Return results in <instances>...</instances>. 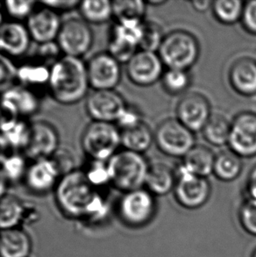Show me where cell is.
<instances>
[{
  "label": "cell",
  "mask_w": 256,
  "mask_h": 257,
  "mask_svg": "<svg viewBox=\"0 0 256 257\" xmlns=\"http://www.w3.org/2000/svg\"><path fill=\"white\" fill-rule=\"evenodd\" d=\"M55 192L58 207L69 218L100 222L109 212L107 202L83 170L76 169L61 177Z\"/></svg>",
  "instance_id": "cell-1"
},
{
  "label": "cell",
  "mask_w": 256,
  "mask_h": 257,
  "mask_svg": "<svg viewBox=\"0 0 256 257\" xmlns=\"http://www.w3.org/2000/svg\"><path fill=\"white\" fill-rule=\"evenodd\" d=\"M48 90L56 103L73 105L86 98L90 89L86 63L63 56L49 68Z\"/></svg>",
  "instance_id": "cell-2"
},
{
  "label": "cell",
  "mask_w": 256,
  "mask_h": 257,
  "mask_svg": "<svg viewBox=\"0 0 256 257\" xmlns=\"http://www.w3.org/2000/svg\"><path fill=\"white\" fill-rule=\"evenodd\" d=\"M111 184L118 191L128 192L145 185L149 165L143 154L123 150L107 162Z\"/></svg>",
  "instance_id": "cell-3"
},
{
  "label": "cell",
  "mask_w": 256,
  "mask_h": 257,
  "mask_svg": "<svg viewBox=\"0 0 256 257\" xmlns=\"http://www.w3.org/2000/svg\"><path fill=\"white\" fill-rule=\"evenodd\" d=\"M80 144L90 160L108 162L121 146V131L113 123L91 121L83 129Z\"/></svg>",
  "instance_id": "cell-4"
},
{
  "label": "cell",
  "mask_w": 256,
  "mask_h": 257,
  "mask_svg": "<svg viewBox=\"0 0 256 257\" xmlns=\"http://www.w3.org/2000/svg\"><path fill=\"white\" fill-rule=\"evenodd\" d=\"M199 53V44L193 35L176 30L165 35L158 55L168 69L188 71L197 63Z\"/></svg>",
  "instance_id": "cell-5"
},
{
  "label": "cell",
  "mask_w": 256,
  "mask_h": 257,
  "mask_svg": "<svg viewBox=\"0 0 256 257\" xmlns=\"http://www.w3.org/2000/svg\"><path fill=\"white\" fill-rule=\"evenodd\" d=\"M56 42L63 56L83 59L93 46V31L82 18H69L63 21Z\"/></svg>",
  "instance_id": "cell-6"
},
{
  "label": "cell",
  "mask_w": 256,
  "mask_h": 257,
  "mask_svg": "<svg viewBox=\"0 0 256 257\" xmlns=\"http://www.w3.org/2000/svg\"><path fill=\"white\" fill-rule=\"evenodd\" d=\"M155 141L163 154L172 157L184 158L196 146L194 133L177 118L162 122L156 129Z\"/></svg>",
  "instance_id": "cell-7"
},
{
  "label": "cell",
  "mask_w": 256,
  "mask_h": 257,
  "mask_svg": "<svg viewBox=\"0 0 256 257\" xmlns=\"http://www.w3.org/2000/svg\"><path fill=\"white\" fill-rule=\"evenodd\" d=\"M176 177L174 194L179 205L192 210L200 208L207 203L211 191L207 178L194 175L182 164L177 168Z\"/></svg>",
  "instance_id": "cell-8"
},
{
  "label": "cell",
  "mask_w": 256,
  "mask_h": 257,
  "mask_svg": "<svg viewBox=\"0 0 256 257\" xmlns=\"http://www.w3.org/2000/svg\"><path fill=\"white\" fill-rule=\"evenodd\" d=\"M156 212L154 195L147 189L125 192L118 203V214L128 226L140 227L152 219Z\"/></svg>",
  "instance_id": "cell-9"
},
{
  "label": "cell",
  "mask_w": 256,
  "mask_h": 257,
  "mask_svg": "<svg viewBox=\"0 0 256 257\" xmlns=\"http://www.w3.org/2000/svg\"><path fill=\"white\" fill-rule=\"evenodd\" d=\"M60 148V134L52 123L40 119L30 123V133L24 154L31 161L48 159Z\"/></svg>",
  "instance_id": "cell-10"
},
{
  "label": "cell",
  "mask_w": 256,
  "mask_h": 257,
  "mask_svg": "<svg viewBox=\"0 0 256 257\" xmlns=\"http://www.w3.org/2000/svg\"><path fill=\"white\" fill-rule=\"evenodd\" d=\"M85 99V110L91 121L115 124L127 107L124 97L115 90H92Z\"/></svg>",
  "instance_id": "cell-11"
},
{
  "label": "cell",
  "mask_w": 256,
  "mask_h": 257,
  "mask_svg": "<svg viewBox=\"0 0 256 257\" xmlns=\"http://www.w3.org/2000/svg\"><path fill=\"white\" fill-rule=\"evenodd\" d=\"M90 89L114 90L121 79L120 63L108 52L97 53L86 63Z\"/></svg>",
  "instance_id": "cell-12"
},
{
  "label": "cell",
  "mask_w": 256,
  "mask_h": 257,
  "mask_svg": "<svg viewBox=\"0 0 256 257\" xmlns=\"http://www.w3.org/2000/svg\"><path fill=\"white\" fill-rule=\"evenodd\" d=\"M227 145L230 150L239 157H255V113L245 111L236 116L232 122Z\"/></svg>",
  "instance_id": "cell-13"
},
{
  "label": "cell",
  "mask_w": 256,
  "mask_h": 257,
  "mask_svg": "<svg viewBox=\"0 0 256 257\" xmlns=\"http://www.w3.org/2000/svg\"><path fill=\"white\" fill-rule=\"evenodd\" d=\"M164 64L158 53L138 50L127 64L129 80L138 86H151L163 77Z\"/></svg>",
  "instance_id": "cell-14"
},
{
  "label": "cell",
  "mask_w": 256,
  "mask_h": 257,
  "mask_svg": "<svg viewBox=\"0 0 256 257\" xmlns=\"http://www.w3.org/2000/svg\"><path fill=\"white\" fill-rule=\"evenodd\" d=\"M41 106L35 90L15 84L0 95V109L5 114L27 119L37 113Z\"/></svg>",
  "instance_id": "cell-15"
},
{
  "label": "cell",
  "mask_w": 256,
  "mask_h": 257,
  "mask_svg": "<svg viewBox=\"0 0 256 257\" xmlns=\"http://www.w3.org/2000/svg\"><path fill=\"white\" fill-rule=\"evenodd\" d=\"M25 24L33 42L38 45H44L56 42L63 21L58 13L39 2V7H37Z\"/></svg>",
  "instance_id": "cell-16"
},
{
  "label": "cell",
  "mask_w": 256,
  "mask_h": 257,
  "mask_svg": "<svg viewBox=\"0 0 256 257\" xmlns=\"http://www.w3.org/2000/svg\"><path fill=\"white\" fill-rule=\"evenodd\" d=\"M177 119L191 132L203 131L211 118V105L203 95L188 93L177 104Z\"/></svg>",
  "instance_id": "cell-17"
},
{
  "label": "cell",
  "mask_w": 256,
  "mask_h": 257,
  "mask_svg": "<svg viewBox=\"0 0 256 257\" xmlns=\"http://www.w3.org/2000/svg\"><path fill=\"white\" fill-rule=\"evenodd\" d=\"M62 175L51 158L31 161L25 175L26 187L35 194L43 195L56 190Z\"/></svg>",
  "instance_id": "cell-18"
},
{
  "label": "cell",
  "mask_w": 256,
  "mask_h": 257,
  "mask_svg": "<svg viewBox=\"0 0 256 257\" xmlns=\"http://www.w3.org/2000/svg\"><path fill=\"white\" fill-rule=\"evenodd\" d=\"M32 42L24 23L6 21L0 27V53L11 59L25 56L31 48Z\"/></svg>",
  "instance_id": "cell-19"
},
{
  "label": "cell",
  "mask_w": 256,
  "mask_h": 257,
  "mask_svg": "<svg viewBox=\"0 0 256 257\" xmlns=\"http://www.w3.org/2000/svg\"><path fill=\"white\" fill-rule=\"evenodd\" d=\"M30 124L22 118L4 113L0 118V143L6 153L24 152L28 145Z\"/></svg>",
  "instance_id": "cell-20"
},
{
  "label": "cell",
  "mask_w": 256,
  "mask_h": 257,
  "mask_svg": "<svg viewBox=\"0 0 256 257\" xmlns=\"http://www.w3.org/2000/svg\"><path fill=\"white\" fill-rule=\"evenodd\" d=\"M229 81L237 93L246 97L256 95V61L248 57L237 60L229 71Z\"/></svg>",
  "instance_id": "cell-21"
},
{
  "label": "cell",
  "mask_w": 256,
  "mask_h": 257,
  "mask_svg": "<svg viewBox=\"0 0 256 257\" xmlns=\"http://www.w3.org/2000/svg\"><path fill=\"white\" fill-rule=\"evenodd\" d=\"M30 236L20 227L0 231V257H30Z\"/></svg>",
  "instance_id": "cell-22"
},
{
  "label": "cell",
  "mask_w": 256,
  "mask_h": 257,
  "mask_svg": "<svg viewBox=\"0 0 256 257\" xmlns=\"http://www.w3.org/2000/svg\"><path fill=\"white\" fill-rule=\"evenodd\" d=\"M28 205L14 195L0 198V231L18 228L25 223Z\"/></svg>",
  "instance_id": "cell-23"
},
{
  "label": "cell",
  "mask_w": 256,
  "mask_h": 257,
  "mask_svg": "<svg viewBox=\"0 0 256 257\" xmlns=\"http://www.w3.org/2000/svg\"><path fill=\"white\" fill-rule=\"evenodd\" d=\"M176 183V174L170 168L163 164H156L149 168L145 185L154 196H163L174 190Z\"/></svg>",
  "instance_id": "cell-24"
},
{
  "label": "cell",
  "mask_w": 256,
  "mask_h": 257,
  "mask_svg": "<svg viewBox=\"0 0 256 257\" xmlns=\"http://www.w3.org/2000/svg\"><path fill=\"white\" fill-rule=\"evenodd\" d=\"M215 158L216 156L210 149L204 146H195L183 158L182 164L194 175L207 178L213 174Z\"/></svg>",
  "instance_id": "cell-25"
},
{
  "label": "cell",
  "mask_w": 256,
  "mask_h": 257,
  "mask_svg": "<svg viewBox=\"0 0 256 257\" xmlns=\"http://www.w3.org/2000/svg\"><path fill=\"white\" fill-rule=\"evenodd\" d=\"M155 135L144 122L133 128L121 131V146L124 150L143 154L152 145Z\"/></svg>",
  "instance_id": "cell-26"
},
{
  "label": "cell",
  "mask_w": 256,
  "mask_h": 257,
  "mask_svg": "<svg viewBox=\"0 0 256 257\" xmlns=\"http://www.w3.org/2000/svg\"><path fill=\"white\" fill-rule=\"evenodd\" d=\"M77 9L80 18L90 25L104 24L113 16L112 2L109 0H84Z\"/></svg>",
  "instance_id": "cell-27"
},
{
  "label": "cell",
  "mask_w": 256,
  "mask_h": 257,
  "mask_svg": "<svg viewBox=\"0 0 256 257\" xmlns=\"http://www.w3.org/2000/svg\"><path fill=\"white\" fill-rule=\"evenodd\" d=\"M241 157L231 150L223 151L215 158L213 174L215 177L223 182L235 180L242 171Z\"/></svg>",
  "instance_id": "cell-28"
},
{
  "label": "cell",
  "mask_w": 256,
  "mask_h": 257,
  "mask_svg": "<svg viewBox=\"0 0 256 257\" xmlns=\"http://www.w3.org/2000/svg\"><path fill=\"white\" fill-rule=\"evenodd\" d=\"M232 123L219 114L211 115L203 129L204 139L212 146L222 147L228 144Z\"/></svg>",
  "instance_id": "cell-29"
},
{
  "label": "cell",
  "mask_w": 256,
  "mask_h": 257,
  "mask_svg": "<svg viewBox=\"0 0 256 257\" xmlns=\"http://www.w3.org/2000/svg\"><path fill=\"white\" fill-rule=\"evenodd\" d=\"M49 68L42 63L25 64L18 68V84L34 90L35 87H48Z\"/></svg>",
  "instance_id": "cell-30"
},
{
  "label": "cell",
  "mask_w": 256,
  "mask_h": 257,
  "mask_svg": "<svg viewBox=\"0 0 256 257\" xmlns=\"http://www.w3.org/2000/svg\"><path fill=\"white\" fill-rule=\"evenodd\" d=\"M244 4L240 0H216L211 9L218 22L224 25L235 24L241 21Z\"/></svg>",
  "instance_id": "cell-31"
},
{
  "label": "cell",
  "mask_w": 256,
  "mask_h": 257,
  "mask_svg": "<svg viewBox=\"0 0 256 257\" xmlns=\"http://www.w3.org/2000/svg\"><path fill=\"white\" fill-rule=\"evenodd\" d=\"M28 157L21 152L7 153L0 164V171L8 183L23 181L28 170Z\"/></svg>",
  "instance_id": "cell-32"
},
{
  "label": "cell",
  "mask_w": 256,
  "mask_h": 257,
  "mask_svg": "<svg viewBox=\"0 0 256 257\" xmlns=\"http://www.w3.org/2000/svg\"><path fill=\"white\" fill-rule=\"evenodd\" d=\"M143 21H118L112 28L111 36L138 47L144 32Z\"/></svg>",
  "instance_id": "cell-33"
},
{
  "label": "cell",
  "mask_w": 256,
  "mask_h": 257,
  "mask_svg": "<svg viewBox=\"0 0 256 257\" xmlns=\"http://www.w3.org/2000/svg\"><path fill=\"white\" fill-rule=\"evenodd\" d=\"M113 16L118 21H143L147 3L142 0H118L112 2Z\"/></svg>",
  "instance_id": "cell-34"
},
{
  "label": "cell",
  "mask_w": 256,
  "mask_h": 257,
  "mask_svg": "<svg viewBox=\"0 0 256 257\" xmlns=\"http://www.w3.org/2000/svg\"><path fill=\"white\" fill-rule=\"evenodd\" d=\"M162 81L167 92L177 95L187 90L191 84V77L186 70L168 69L164 71Z\"/></svg>",
  "instance_id": "cell-35"
},
{
  "label": "cell",
  "mask_w": 256,
  "mask_h": 257,
  "mask_svg": "<svg viewBox=\"0 0 256 257\" xmlns=\"http://www.w3.org/2000/svg\"><path fill=\"white\" fill-rule=\"evenodd\" d=\"M3 4L6 15L11 21L21 23L28 21L39 6V2L34 0H8Z\"/></svg>",
  "instance_id": "cell-36"
},
{
  "label": "cell",
  "mask_w": 256,
  "mask_h": 257,
  "mask_svg": "<svg viewBox=\"0 0 256 257\" xmlns=\"http://www.w3.org/2000/svg\"><path fill=\"white\" fill-rule=\"evenodd\" d=\"M165 35L159 25L155 22H145L144 32L139 49L149 52L158 53Z\"/></svg>",
  "instance_id": "cell-37"
},
{
  "label": "cell",
  "mask_w": 256,
  "mask_h": 257,
  "mask_svg": "<svg viewBox=\"0 0 256 257\" xmlns=\"http://www.w3.org/2000/svg\"><path fill=\"white\" fill-rule=\"evenodd\" d=\"M83 171L90 184L98 190L99 188L111 184L107 162L90 160V164L85 169H83Z\"/></svg>",
  "instance_id": "cell-38"
},
{
  "label": "cell",
  "mask_w": 256,
  "mask_h": 257,
  "mask_svg": "<svg viewBox=\"0 0 256 257\" xmlns=\"http://www.w3.org/2000/svg\"><path fill=\"white\" fill-rule=\"evenodd\" d=\"M18 84V67L0 53V95Z\"/></svg>",
  "instance_id": "cell-39"
},
{
  "label": "cell",
  "mask_w": 256,
  "mask_h": 257,
  "mask_svg": "<svg viewBox=\"0 0 256 257\" xmlns=\"http://www.w3.org/2000/svg\"><path fill=\"white\" fill-rule=\"evenodd\" d=\"M138 49L136 46L132 45L130 43L111 36L108 43L107 52L120 64H127L128 62L138 52Z\"/></svg>",
  "instance_id": "cell-40"
},
{
  "label": "cell",
  "mask_w": 256,
  "mask_h": 257,
  "mask_svg": "<svg viewBox=\"0 0 256 257\" xmlns=\"http://www.w3.org/2000/svg\"><path fill=\"white\" fill-rule=\"evenodd\" d=\"M239 219L243 229L251 235L256 236V201L246 198L239 211Z\"/></svg>",
  "instance_id": "cell-41"
},
{
  "label": "cell",
  "mask_w": 256,
  "mask_h": 257,
  "mask_svg": "<svg viewBox=\"0 0 256 257\" xmlns=\"http://www.w3.org/2000/svg\"><path fill=\"white\" fill-rule=\"evenodd\" d=\"M51 159L56 164V167L59 170L62 177L76 170L75 167L74 154L66 149L63 150L60 148L59 150L56 151V153L51 157Z\"/></svg>",
  "instance_id": "cell-42"
},
{
  "label": "cell",
  "mask_w": 256,
  "mask_h": 257,
  "mask_svg": "<svg viewBox=\"0 0 256 257\" xmlns=\"http://www.w3.org/2000/svg\"><path fill=\"white\" fill-rule=\"evenodd\" d=\"M241 23L246 31L256 35V0L244 4Z\"/></svg>",
  "instance_id": "cell-43"
},
{
  "label": "cell",
  "mask_w": 256,
  "mask_h": 257,
  "mask_svg": "<svg viewBox=\"0 0 256 257\" xmlns=\"http://www.w3.org/2000/svg\"><path fill=\"white\" fill-rule=\"evenodd\" d=\"M142 122L143 121L142 120L140 112L135 108L127 106L116 123L117 125H118V128L121 129L120 131H123L133 128L141 124Z\"/></svg>",
  "instance_id": "cell-44"
},
{
  "label": "cell",
  "mask_w": 256,
  "mask_h": 257,
  "mask_svg": "<svg viewBox=\"0 0 256 257\" xmlns=\"http://www.w3.org/2000/svg\"><path fill=\"white\" fill-rule=\"evenodd\" d=\"M81 1L79 0H56V1H42L40 2L41 5L48 7L49 9H52L56 13L62 12H68L73 10L75 8H78V6Z\"/></svg>",
  "instance_id": "cell-45"
},
{
  "label": "cell",
  "mask_w": 256,
  "mask_h": 257,
  "mask_svg": "<svg viewBox=\"0 0 256 257\" xmlns=\"http://www.w3.org/2000/svg\"><path fill=\"white\" fill-rule=\"evenodd\" d=\"M246 190L248 193V198L256 201V165L250 171L247 178Z\"/></svg>",
  "instance_id": "cell-46"
},
{
  "label": "cell",
  "mask_w": 256,
  "mask_h": 257,
  "mask_svg": "<svg viewBox=\"0 0 256 257\" xmlns=\"http://www.w3.org/2000/svg\"><path fill=\"white\" fill-rule=\"evenodd\" d=\"M213 1L211 0H194L191 2L192 7L198 13H205L212 7Z\"/></svg>",
  "instance_id": "cell-47"
},
{
  "label": "cell",
  "mask_w": 256,
  "mask_h": 257,
  "mask_svg": "<svg viewBox=\"0 0 256 257\" xmlns=\"http://www.w3.org/2000/svg\"><path fill=\"white\" fill-rule=\"evenodd\" d=\"M7 184L8 182L0 171V198H3L4 196L7 194Z\"/></svg>",
  "instance_id": "cell-48"
},
{
  "label": "cell",
  "mask_w": 256,
  "mask_h": 257,
  "mask_svg": "<svg viewBox=\"0 0 256 257\" xmlns=\"http://www.w3.org/2000/svg\"><path fill=\"white\" fill-rule=\"evenodd\" d=\"M5 16H6V12L4 8V4L0 2V27L6 22L5 21Z\"/></svg>",
  "instance_id": "cell-49"
},
{
  "label": "cell",
  "mask_w": 256,
  "mask_h": 257,
  "mask_svg": "<svg viewBox=\"0 0 256 257\" xmlns=\"http://www.w3.org/2000/svg\"><path fill=\"white\" fill-rule=\"evenodd\" d=\"M146 3H147V5L159 7V6H163L164 4H166V1H164V0H152V1H148Z\"/></svg>",
  "instance_id": "cell-50"
},
{
  "label": "cell",
  "mask_w": 256,
  "mask_h": 257,
  "mask_svg": "<svg viewBox=\"0 0 256 257\" xmlns=\"http://www.w3.org/2000/svg\"><path fill=\"white\" fill-rule=\"evenodd\" d=\"M7 155V153H6V151L4 150L3 147H2V145H1V143H0V164L2 163V161H3L4 157H5V156Z\"/></svg>",
  "instance_id": "cell-51"
},
{
  "label": "cell",
  "mask_w": 256,
  "mask_h": 257,
  "mask_svg": "<svg viewBox=\"0 0 256 257\" xmlns=\"http://www.w3.org/2000/svg\"><path fill=\"white\" fill-rule=\"evenodd\" d=\"M252 257H256V248L255 250L253 251V254H252Z\"/></svg>",
  "instance_id": "cell-52"
}]
</instances>
